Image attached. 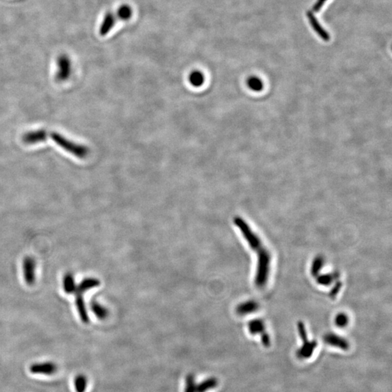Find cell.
I'll return each instance as SVG.
<instances>
[{"label": "cell", "instance_id": "obj_1", "mask_svg": "<svg viewBox=\"0 0 392 392\" xmlns=\"http://www.w3.org/2000/svg\"><path fill=\"white\" fill-rule=\"evenodd\" d=\"M49 136H50L52 141L58 146L62 148L66 152L71 153V154L74 155V156L77 157L78 158H86L89 154L88 147L83 146V145L78 144V143L70 141V139L65 137L64 136L61 135L59 132H51L50 134H49Z\"/></svg>", "mask_w": 392, "mask_h": 392}, {"label": "cell", "instance_id": "obj_2", "mask_svg": "<svg viewBox=\"0 0 392 392\" xmlns=\"http://www.w3.org/2000/svg\"><path fill=\"white\" fill-rule=\"evenodd\" d=\"M71 74V63L69 58L66 54L59 56L58 59V71L56 74V81L64 82L69 79Z\"/></svg>", "mask_w": 392, "mask_h": 392}, {"label": "cell", "instance_id": "obj_3", "mask_svg": "<svg viewBox=\"0 0 392 392\" xmlns=\"http://www.w3.org/2000/svg\"><path fill=\"white\" fill-rule=\"evenodd\" d=\"M36 262L32 257H26L23 260V271L25 283L29 286L35 284L36 281Z\"/></svg>", "mask_w": 392, "mask_h": 392}, {"label": "cell", "instance_id": "obj_4", "mask_svg": "<svg viewBox=\"0 0 392 392\" xmlns=\"http://www.w3.org/2000/svg\"><path fill=\"white\" fill-rule=\"evenodd\" d=\"M30 372L33 374L49 375L54 374L57 371V365L52 362L34 363L30 368Z\"/></svg>", "mask_w": 392, "mask_h": 392}, {"label": "cell", "instance_id": "obj_5", "mask_svg": "<svg viewBox=\"0 0 392 392\" xmlns=\"http://www.w3.org/2000/svg\"><path fill=\"white\" fill-rule=\"evenodd\" d=\"M49 136V133L44 129H39V130L31 131L25 133L23 136V143L27 145H34L36 143L44 142L47 141V138Z\"/></svg>", "mask_w": 392, "mask_h": 392}, {"label": "cell", "instance_id": "obj_6", "mask_svg": "<svg viewBox=\"0 0 392 392\" xmlns=\"http://www.w3.org/2000/svg\"><path fill=\"white\" fill-rule=\"evenodd\" d=\"M117 15L114 14L112 12H108L104 16L103 22H102L101 25L100 27V35L101 36H105L108 35L109 32L112 30L114 25L117 22Z\"/></svg>", "mask_w": 392, "mask_h": 392}, {"label": "cell", "instance_id": "obj_7", "mask_svg": "<svg viewBox=\"0 0 392 392\" xmlns=\"http://www.w3.org/2000/svg\"><path fill=\"white\" fill-rule=\"evenodd\" d=\"M324 339H325V343L332 346V347H337V348L343 349V350H347L349 349L348 342L345 339L339 337L337 334H327Z\"/></svg>", "mask_w": 392, "mask_h": 392}, {"label": "cell", "instance_id": "obj_8", "mask_svg": "<svg viewBox=\"0 0 392 392\" xmlns=\"http://www.w3.org/2000/svg\"><path fill=\"white\" fill-rule=\"evenodd\" d=\"M100 284V281L98 279L94 278V277H88V278L83 279L78 286H76L74 294H83L88 290L98 287Z\"/></svg>", "mask_w": 392, "mask_h": 392}, {"label": "cell", "instance_id": "obj_9", "mask_svg": "<svg viewBox=\"0 0 392 392\" xmlns=\"http://www.w3.org/2000/svg\"><path fill=\"white\" fill-rule=\"evenodd\" d=\"M317 346H318V344L315 341L313 342L306 341L301 346V348L298 349L297 352H296V355L300 359H307L313 355L314 350L316 348Z\"/></svg>", "mask_w": 392, "mask_h": 392}, {"label": "cell", "instance_id": "obj_10", "mask_svg": "<svg viewBox=\"0 0 392 392\" xmlns=\"http://www.w3.org/2000/svg\"><path fill=\"white\" fill-rule=\"evenodd\" d=\"M76 294V306L77 309L78 315L80 319L83 323H88L90 321L88 310H87L86 305H85V299H83V294Z\"/></svg>", "mask_w": 392, "mask_h": 392}, {"label": "cell", "instance_id": "obj_11", "mask_svg": "<svg viewBox=\"0 0 392 392\" xmlns=\"http://www.w3.org/2000/svg\"><path fill=\"white\" fill-rule=\"evenodd\" d=\"M307 15L308 18H309L310 20V23H311L312 26H313L314 30H315V32L318 34V35L320 36L322 39H323L324 40H329V39H330V36H329L328 34L327 33L326 31L324 30L323 27L320 25L318 20L315 18V15H314L313 13H311V12H309V13H307Z\"/></svg>", "mask_w": 392, "mask_h": 392}, {"label": "cell", "instance_id": "obj_12", "mask_svg": "<svg viewBox=\"0 0 392 392\" xmlns=\"http://www.w3.org/2000/svg\"><path fill=\"white\" fill-rule=\"evenodd\" d=\"M258 308L259 304L256 301H248L238 305L236 311L240 315H245L255 313L258 310Z\"/></svg>", "mask_w": 392, "mask_h": 392}, {"label": "cell", "instance_id": "obj_13", "mask_svg": "<svg viewBox=\"0 0 392 392\" xmlns=\"http://www.w3.org/2000/svg\"><path fill=\"white\" fill-rule=\"evenodd\" d=\"M63 284H64V291L66 294H74L76 289V284L73 273L67 272L65 274Z\"/></svg>", "mask_w": 392, "mask_h": 392}, {"label": "cell", "instance_id": "obj_14", "mask_svg": "<svg viewBox=\"0 0 392 392\" xmlns=\"http://www.w3.org/2000/svg\"><path fill=\"white\" fill-rule=\"evenodd\" d=\"M218 384L216 378L211 377L202 381L199 384H196V392H206L209 390L215 388Z\"/></svg>", "mask_w": 392, "mask_h": 392}, {"label": "cell", "instance_id": "obj_15", "mask_svg": "<svg viewBox=\"0 0 392 392\" xmlns=\"http://www.w3.org/2000/svg\"><path fill=\"white\" fill-rule=\"evenodd\" d=\"M189 81L190 85L195 88H199L202 86L205 81V76L200 71H192L189 76Z\"/></svg>", "mask_w": 392, "mask_h": 392}, {"label": "cell", "instance_id": "obj_16", "mask_svg": "<svg viewBox=\"0 0 392 392\" xmlns=\"http://www.w3.org/2000/svg\"><path fill=\"white\" fill-rule=\"evenodd\" d=\"M92 311L95 314L97 318L100 320H104L108 317V311L106 308L104 307L101 304H99L97 301H93L91 303Z\"/></svg>", "mask_w": 392, "mask_h": 392}, {"label": "cell", "instance_id": "obj_17", "mask_svg": "<svg viewBox=\"0 0 392 392\" xmlns=\"http://www.w3.org/2000/svg\"><path fill=\"white\" fill-rule=\"evenodd\" d=\"M132 8L129 5H123L117 10L116 15H117V19L128 20L132 18Z\"/></svg>", "mask_w": 392, "mask_h": 392}, {"label": "cell", "instance_id": "obj_18", "mask_svg": "<svg viewBox=\"0 0 392 392\" xmlns=\"http://www.w3.org/2000/svg\"><path fill=\"white\" fill-rule=\"evenodd\" d=\"M248 329L252 335L265 333V325L263 321L260 320H255L250 321L248 324Z\"/></svg>", "mask_w": 392, "mask_h": 392}, {"label": "cell", "instance_id": "obj_19", "mask_svg": "<svg viewBox=\"0 0 392 392\" xmlns=\"http://www.w3.org/2000/svg\"><path fill=\"white\" fill-rule=\"evenodd\" d=\"M74 386L76 392H85L88 386V378L82 374L78 375L74 380Z\"/></svg>", "mask_w": 392, "mask_h": 392}, {"label": "cell", "instance_id": "obj_20", "mask_svg": "<svg viewBox=\"0 0 392 392\" xmlns=\"http://www.w3.org/2000/svg\"><path fill=\"white\" fill-rule=\"evenodd\" d=\"M248 86L249 87L250 90L258 92L263 88V83L260 78L252 76V77L248 78Z\"/></svg>", "mask_w": 392, "mask_h": 392}, {"label": "cell", "instance_id": "obj_21", "mask_svg": "<svg viewBox=\"0 0 392 392\" xmlns=\"http://www.w3.org/2000/svg\"><path fill=\"white\" fill-rule=\"evenodd\" d=\"M185 383V392H196V383L193 375H187Z\"/></svg>", "mask_w": 392, "mask_h": 392}, {"label": "cell", "instance_id": "obj_22", "mask_svg": "<svg viewBox=\"0 0 392 392\" xmlns=\"http://www.w3.org/2000/svg\"><path fill=\"white\" fill-rule=\"evenodd\" d=\"M348 322V317L344 313L339 314L335 320V325L339 328H344V327L347 326Z\"/></svg>", "mask_w": 392, "mask_h": 392}, {"label": "cell", "instance_id": "obj_23", "mask_svg": "<svg viewBox=\"0 0 392 392\" xmlns=\"http://www.w3.org/2000/svg\"><path fill=\"white\" fill-rule=\"evenodd\" d=\"M334 274H327L320 276L318 278L319 284L323 285V286H328L333 281Z\"/></svg>", "mask_w": 392, "mask_h": 392}, {"label": "cell", "instance_id": "obj_24", "mask_svg": "<svg viewBox=\"0 0 392 392\" xmlns=\"http://www.w3.org/2000/svg\"><path fill=\"white\" fill-rule=\"evenodd\" d=\"M323 266V260L321 257H318L315 259L313 262V266H312V273L315 275L318 273L319 271L321 270L322 267Z\"/></svg>", "mask_w": 392, "mask_h": 392}, {"label": "cell", "instance_id": "obj_25", "mask_svg": "<svg viewBox=\"0 0 392 392\" xmlns=\"http://www.w3.org/2000/svg\"><path fill=\"white\" fill-rule=\"evenodd\" d=\"M262 342L265 347H269L270 345V337H269L268 334L266 333L265 332L262 333Z\"/></svg>", "mask_w": 392, "mask_h": 392}, {"label": "cell", "instance_id": "obj_26", "mask_svg": "<svg viewBox=\"0 0 392 392\" xmlns=\"http://www.w3.org/2000/svg\"><path fill=\"white\" fill-rule=\"evenodd\" d=\"M326 1L327 0H318V1L315 3V5H314L313 10H315V11L316 12L319 11V10L321 9L322 7L323 6Z\"/></svg>", "mask_w": 392, "mask_h": 392}]
</instances>
